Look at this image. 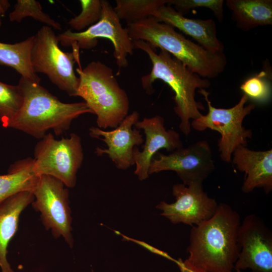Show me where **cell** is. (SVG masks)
<instances>
[{"mask_svg":"<svg viewBox=\"0 0 272 272\" xmlns=\"http://www.w3.org/2000/svg\"><path fill=\"white\" fill-rule=\"evenodd\" d=\"M168 0H116L114 10L127 25L153 17Z\"/></svg>","mask_w":272,"mask_h":272,"instance_id":"7402d4cb","label":"cell"},{"mask_svg":"<svg viewBox=\"0 0 272 272\" xmlns=\"http://www.w3.org/2000/svg\"><path fill=\"white\" fill-rule=\"evenodd\" d=\"M83 159L79 135L72 133L69 138L57 140L51 133H48L35 147L32 169L37 176H52L61 181L66 187L73 188Z\"/></svg>","mask_w":272,"mask_h":272,"instance_id":"52a82bcc","label":"cell"},{"mask_svg":"<svg viewBox=\"0 0 272 272\" xmlns=\"http://www.w3.org/2000/svg\"><path fill=\"white\" fill-rule=\"evenodd\" d=\"M33 159L18 161L11 165L8 174L0 175V203L19 192H32L38 181L39 176L33 172Z\"/></svg>","mask_w":272,"mask_h":272,"instance_id":"ffe728a7","label":"cell"},{"mask_svg":"<svg viewBox=\"0 0 272 272\" xmlns=\"http://www.w3.org/2000/svg\"><path fill=\"white\" fill-rule=\"evenodd\" d=\"M233 164L245 174L241 187L244 193L262 188L265 193L272 190V149L254 151L239 146L233 152Z\"/></svg>","mask_w":272,"mask_h":272,"instance_id":"2e32d148","label":"cell"},{"mask_svg":"<svg viewBox=\"0 0 272 272\" xmlns=\"http://www.w3.org/2000/svg\"><path fill=\"white\" fill-rule=\"evenodd\" d=\"M34 200L33 193L24 191L0 203V268L2 272H15L7 259L8 246L18 229L20 216Z\"/></svg>","mask_w":272,"mask_h":272,"instance_id":"ac0fdd59","label":"cell"},{"mask_svg":"<svg viewBox=\"0 0 272 272\" xmlns=\"http://www.w3.org/2000/svg\"><path fill=\"white\" fill-rule=\"evenodd\" d=\"M181 272H208L203 269L196 266L190 263L187 259L183 260L179 258L176 261Z\"/></svg>","mask_w":272,"mask_h":272,"instance_id":"83f0119b","label":"cell"},{"mask_svg":"<svg viewBox=\"0 0 272 272\" xmlns=\"http://www.w3.org/2000/svg\"><path fill=\"white\" fill-rule=\"evenodd\" d=\"M240 224L235 210L219 203L210 219L192 226L187 259L208 272H232L240 252Z\"/></svg>","mask_w":272,"mask_h":272,"instance_id":"6da1fadb","label":"cell"},{"mask_svg":"<svg viewBox=\"0 0 272 272\" xmlns=\"http://www.w3.org/2000/svg\"><path fill=\"white\" fill-rule=\"evenodd\" d=\"M102 14L99 20L81 32L68 29L57 36L63 47L89 49L95 47L98 38L109 39L112 43L113 55L120 70L128 65L127 57L133 52L134 46L127 28H124L114 8L105 0H101Z\"/></svg>","mask_w":272,"mask_h":272,"instance_id":"9c48e42d","label":"cell"},{"mask_svg":"<svg viewBox=\"0 0 272 272\" xmlns=\"http://www.w3.org/2000/svg\"><path fill=\"white\" fill-rule=\"evenodd\" d=\"M206 101L208 112L201 114L198 118L192 120L191 127L194 129L202 131L208 128L219 132L221 138L218 141V150L222 161L229 163L234 150L239 146L246 147L247 139H251V130L246 129L242 125L244 118L255 108V104L250 103L243 94L239 102L229 108H217L212 105L209 98V92L206 89L198 90Z\"/></svg>","mask_w":272,"mask_h":272,"instance_id":"8992f818","label":"cell"},{"mask_svg":"<svg viewBox=\"0 0 272 272\" xmlns=\"http://www.w3.org/2000/svg\"><path fill=\"white\" fill-rule=\"evenodd\" d=\"M172 193L175 202L161 201L156 208L161 215L174 224L183 223L191 226L210 219L216 213L219 204L203 190L202 184H174Z\"/></svg>","mask_w":272,"mask_h":272,"instance_id":"4fadbf2b","label":"cell"},{"mask_svg":"<svg viewBox=\"0 0 272 272\" xmlns=\"http://www.w3.org/2000/svg\"><path fill=\"white\" fill-rule=\"evenodd\" d=\"M126 28L132 40H142L168 52L201 77L214 78L226 66L224 52L210 51L153 17L128 24Z\"/></svg>","mask_w":272,"mask_h":272,"instance_id":"277c9868","label":"cell"},{"mask_svg":"<svg viewBox=\"0 0 272 272\" xmlns=\"http://www.w3.org/2000/svg\"><path fill=\"white\" fill-rule=\"evenodd\" d=\"M134 48L141 49L149 56L152 67L151 72L142 77V85L147 94L154 92L153 84L161 80L174 92V110L180 120L179 127L185 135L191 132L190 120L198 118L205 107L195 100V91L206 89L211 85L209 79L193 72L168 52L161 50L159 53L148 43L132 40Z\"/></svg>","mask_w":272,"mask_h":272,"instance_id":"7a4b0ae2","label":"cell"},{"mask_svg":"<svg viewBox=\"0 0 272 272\" xmlns=\"http://www.w3.org/2000/svg\"></svg>","mask_w":272,"mask_h":272,"instance_id":"1f68e13d","label":"cell"},{"mask_svg":"<svg viewBox=\"0 0 272 272\" xmlns=\"http://www.w3.org/2000/svg\"><path fill=\"white\" fill-rule=\"evenodd\" d=\"M223 4V0H168L167 3L168 6L174 5L175 10L183 16L195 8L209 9L220 23L224 17Z\"/></svg>","mask_w":272,"mask_h":272,"instance_id":"4316f807","label":"cell"},{"mask_svg":"<svg viewBox=\"0 0 272 272\" xmlns=\"http://www.w3.org/2000/svg\"><path fill=\"white\" fill-rule=\"evenodd\" d=\"M134 127L143 130L146 137L142 151H140L137 147L134 149V174L143 181L149 177L151 162L160 150L164 149L171 153L182 147L183 144L178 132L166 129L164 119L160 115L145 117L135 123Z\"/></svg>","mask_w":272,"mask_h":272,"instance_id":"9a60e30c","label":"cell"},{"mask_svg":"<svg viewBox=\"0 0 272 272\" xmlns=\"http://www.w3.org/2000/svg\"><path fill=\"white\" fill-rule=\"evenodd\" d=\"M153 17L160 22L177 28L210 51L223 52L224 45L218 38L216 23L212 19L186 18L166 5L161 7Z\"/></svg>","mask_w":272,"mask_h":272,"instance_id":"e0dca14e","label":"cell"},{"mask_svg":"<svg viewBox=\"0 0 272 272\" xmlns=\"http://www.w3.org/2000/svg\"><path fill=\"white\" fill-rule=\"evenodd\" d=\"M11 5L8 1L0 0V16H3L10 8Z\"/></svg>","mask_w":272,"mask_h":272,"instance_id":"f1b7e54d","label":"cell"},{"mask_svg":"<svg viewBox=\"0 0 272 272\" xmlns=\"http://www.w3.org/2000/svg\"><path fill=\"white\" fill-rule=\"evenodd\" d=\"M31 64L34 72L46 75L50 81L70 96H77L79 79L74 65L79 60V50L63 51L52 28L44 25L34 35Z\"/></svg>","mask_w":272,"mask_h":272,"instance_id":"ba28073f","label":"cell"},{"mask_svg":"<svg viewBox=\"0 0 272 272\" xmlns=\"http://www.w3.org/2000/svg\"><path fill=\"white\" fill-rule=\"evenodd\" d=\"M240 252L235 265L237 272H272V233L255 214L246 216L238 230Z\"/></svg>","mask_w":272,"mask_h":272,"instance_id":"7c38bea8","label":"cell"},{"mask_svg":"<svg viewBox=\"0 0 272 272\" xmlns=\"http://www.w3.org/2000/svg\"><path fill=\"white\" fill-rule=\"evenodd\" d=\"M226 4L236 26L243 31L272 25L271 0H227Z\"/></svg>","mask_w":272,"mask_h":272,"instance_id":"d6986e66","label":"cell"},{"mask_svg":"<svg viewBox=\"0 0 272 272\" xmlns=\"http://www.w3.org/2000/svg\"><path fill=\"white\" fill-rule=\"evenodd\" d=\"M77 96L82 98L96 116L98 127L116 128L128 115L129 101L112 69L99 61L77 68Z\"/></svg>","mask_w":272,"mask_h":272,"instance_id":"5b68a950","label":"cell"},{"mask_svg":"<svg viewBox=\"0 0 272 272\" xmlns=\"http://www.w3.org/2000/svg\"><path fill=\"white\" fill-rule=\"evenodd\" d=\"M28 17L51 28L61 30L60 24L42 11L39 2L35 0H18L14 7V10L9 15L10 21L20 23L25 18Z\"/></svg>","mask_w":272,"mask_h":272,"instance_id":"cb8c5ba5","label":"cell"},{"mask_svg":"<svg viewBox=\"0 0 272 272\" xmlns=\"http://www.w3.org/2000/svg\"><path fill=\"white\" fill-rule=\"evenodd\" d=\"M240 89L254 103L265 104L271 99V86L269 76L264 71L247 79L241 85Z\"/></svg>","mask_w":272,"mask_h":272,"instance_id":"d4e9b609","label":"cell"},{"mask_svg":"<svg viewBox=\"0 0 272 272\" xmlns=\"http://www.w3.org/2000/svg\"><path fill=\"white\" fill-rule=\"evenodd\" d=\"M91 272H94V270L92 269Z\"/></svg>","mask_w":272,"mask_h":272,"instance_id":"4dcf8cb0","label":"cell"},{"mask_svg":"<svg viewBox=\"0 0 272 272\" xmlns=\"http://www.w3.org/2000/svg\"><path fill=\"white\" fill-rule=\"evenodd\" d=\"M2 25V20H1V17L0 16V26H1Z\"/></svg>","mask_w":272,"mask_h":272,"instance_id":"f546056e","label":"cell"},{"mask_svg":"<svg viewBox=\"0 0 272 272\" xmlns=\"http://www.w3.org/2000/svg\"><path fill=\"white\" fill-rule=\"evenodd\" d=\"M139 116L137 111H133L111 130L91 127L90 135L102 141L107 146V148L97 147L95 153L97 156L107 155L120 170H126L134 165V149L144 142L140 130L133 128L139 120Z\"/></svg>","mask_w":272,"mask_h":272,"instance_id":"5bb4252c","label":"cell"},{"mask_svg":"<svg viewBox=\"0 0 272 272\" xmlns=\"http://www.w3.org/2000/svg\"><path fill=\"white\" fill-rule=\"evenodd\" d=\"M155 155L157 157H154L150 164L149 175L172 171L186 186L202 184L215 169L212 151L206 140L181 147L168 155L158 152Z\"/></svg>","mask_w":272,"mask_h":272,"instance_id":"8fae6325","label":"cell"},{"mask_svg":"<svg viewBox=\"0 0 272 272\" xmlns=\"http://www.w3.org/2000/svg\"><path fill=\"white\" fill-rule=\"evenodd\" d=\"M23 103L22 91L18 85H11L0 81V121L8 127L21 109Z\"/></svg>","mask_w":272,"mask_h":272,"instance_id":"603a6c76","label":"cell"},{"mask_svg":"<svg viewBox=\"0 0 272 272\" xmlns=\"http://www.w3.org/2000/svg\"><path fill=\"white\" fill-rule=\"evenodd\" d=\"M80 3L81 12L67 23L77 32L83 31L87 27L97 23L102 14L101 0H81Z\"/></svg>","mask_w":272,"mask_h":272,"instance_id":"484cf974","label":"cell"},{"mask_svg":"<svg viewBox=\"0 0 272 272\" xmlns=\"http://www.w3.org/2000/svg\"><path fill=\"white\" fill-rule=\"evenodd\" d=\"M18 85L23 95L21 109L8 127L41 139L47 131L56 135L66 131L72 121L92 111L84 102L64 103L40 83L21 77Z\"/></svg>","mask_w":272,"mask_h":272,"instance_id":"3957f363","label":"cell"},{"mask_svg":"<svg viewBox=\"0 0 272 272\" xmlns=\"http://www.w3.org/2000/svg\"><path fill=\"white\" fill-rule=\"evenodd\" d=\"M34 35L14 44L0 42V65L11 67L21 77L40 83V78L33 69L31 52Z\"/></svg>","mask_w":272,"mask_h":272,"instance_id":"44dd1931","label":"cell"},{"mask_svg":"<svg viewBox=\"0 0 272 272\" xmlns=\"http://www.w3.org/2000/svg\"><path fill=\"white\" fill-rule=\"evenodd\" d=\"M32 193L34 210L40 213L41 222L55 238L62 237L70 248L74 245L69 190L56 178L40 175Z\"/></svg>","mask_w":272,"mask_h":272,"instance_id":"30bf717a","label":"cell"}]
</instances>
